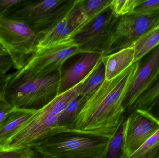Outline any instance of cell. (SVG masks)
Wrapping results in <instances>:
<instances>
[{"label": "cell", "instance_id": "ffe728a7", "mask_svg": "<svg viewBox=\"0 0 159 158\" xmlns=\"http://www.w3.org/2000/svg\"><path fill=\"white\" fill-rule=\"evenodd\" d=\"M105 80V70L102 59L88 79L81 85L80 95L88 96L98 89Z\"/></svg>", "mask_w": 159, "mask_h": 158}, {"label": "cell", "instance_id": "f546056e", "mask_svg": "<svg viewBox=\"0 0 159 158\" xmlns=\"http://www.w3.org/2000/svg\"><path fill=\"white\" fill-rule=\"evenodd\" d=\"M9 74H8L7 78L0 82V100L5 97V92L7 85L9 79Z\"/></svg>", "mask_w": 159, "mask_h": 158}, {"label": "cell", "instance_id": "8992f818", "mask_svg": "<svg viewBox=\"0 0 159 158\" xmlns=\"http://www.w3.org/2000/svg\"><path fill=\"white\" fill-rule=\"evenodd\" d=\"M38 35L27 24L12 19H0V43L12 59L13 67H23L36 49Z\"/></svg>", "mask_w": 159, "mask_h": 158}, {"label": "cell", "instance_id": "4316f807", "mask_svg": "<svg viewBox=\"0 0 159 158\" xmlns=\"http://www.w3.org/2000/svg\"><path fill=\"white\" fill-rule=\"evenodd\" d=\"M15 109L6 101L5 97L0 100V126L6 117Z\"/></svg>", "mask_w": 159, "mask_h": 158}, {"label": "cell", "instance_id": "4dcf8cb0", "mask_svg": "<svg viewBox=\"0 0 159 158\" xmlns=\"http://www.w3.org/2000/svg\"><path fill=\"white\" fill-rule=\"evenodd\" d=\"M30 151L31 156L32 158H50L36 152L35 150L29 148Z\"/></svg>", "mask_w": 159, "mask_h": 158}, {"label": "cell", "instance_id": "30bf717a", "mask_svg": "<svg viewBox=\"0 0 159 158\" xmlns=\"http://www.w3.org/2000/svg\"><path fill=\"white\" fill-rule=\"evenodd\" d=\"M159 130V122L145 110L135 109L128 117L125 149L127 158Z\"/></svg>", "mask_w": 159, "mask_h": 158}, {"label": "cell", "instance_id": "7402d4cb", "mask_svg": "<svg viewBox=\"0 0 159 158\" xmlns=\"http://www.w3.org/2000/svg\"><path fill=\"white\" fill-rule=\"evenodd\" d=\"M128 158H159V130Z\"/></svg>", "mask_w": 159, "mask_h": 158}, {"label": "cell", "instance_id": "e0dca14e", "mask_svg": "<svg viewBox=\"0 0 159 158\" xmlns=\"http://www.w3.org/2000/svg\"><path fill=\"white\" fill-rule=\"evenodd\" d=\"M128 117H125L119 128L109 140L105 158H127L125 144Z\"/></svg>", "mask_w": 159, "mask_h": 158}, {"label": "cell", "instance_id": "9c48e42d", "mask_svg": "<svg viewBox=\"0 0 159 158\" xmlns=\"http://www.w3.org/2000/svg\"><path fill=\"white\" fill-rule=\"evenodd\" d=\"M119 18L109 7L80 32L75 37L74 42L85 53H103L106 55L113 28Z\"/></svg>", "mask_w": 159, "mask_h": 158}, {"label": "cell", "instance_id": "5bb4252c", "mask_svg": "<svg viewBox=\"0 0 159 158\" xmlns=\"http://www.w3.org/2000/svg\"><path fill=\"white\" fill-rule=\"evenodd\" d=\"M135 51L133 47L122 49L102 58L105 70V80L115 79L134 63Z\"/></svg>", "mask_w": 159, "mask_h": 158}, {"label": "cell", "instance_id": "1f68e13d", "mask_svg": "<svg viewBox=\"0 0 159 158\" xmlns=\"http://www.w3.org/2000/svg\"><path fill=\"white\" fill-rule=\"evenodd\" d=\"M9 56L6 49L3 45L0 43V56Z\"/></svg>", "mask_w": 159, "mask_h": 158}, {"label": "cell", "instance_id": "603a6c76", "mask_svg": "<svg viewBox=\"0 0 159 158\" xmlns=\"http://www.w3.org/2000/svg\"><path fill=\"white\" fill-rule=\"evenodd\" d=\"M140 0H112L110 8L118 17L131 14Z\"/></svg>", "mask_w": 159, "mask_h": 158}, {"label": "cell", "instance_id": "5b68a950", "mask_svg": "<svg viewBox=\"0 0 159 158\" xmlns=\"http://www.w3.org/2000/svg\"><path fill=\"white\" fill-rule=\"evenodd\" d=\"M78 2L22 0L5 18L27 24L39 37L70 14Z\"/></svg>", "mask_w": 159, "mask_h": 158}, {"label": "cell", "instance_id": "d6986e66", "mask_svg": "<svg viewBox=\"0 0 159 158\" xmlns=\"http://www.w3.org/2000/svg\"><path fill=\"white\" fill-rule=\"evenodd\" d=\"M159 44V24L143 35L133 47L135 51L134 63L141 60Z\"/></svg>", "mask_w": 159, "mask_h": 158}, {"label": "cell", "instance_id": "7c38bea8", "mask_svg": "<svg viewBox=\"0 0 159 158\" xmlns=\"http://www.w3.org/2000/svg\"><path fill=\"white\" fill-rule=\"evenodd\" d=\"M112 0H78L68 16L70 37L74 38L111 6Z\"/></svg>", "mask_w": 159, "mask_h": 158}, {"label": "cell", "instance_id": "2e32d148", "mask_svg": "<svg viewBox=\"0 0 159 158\" xmlns=\"http://www.w3.org/2000/svg\"><path fill=\"white\" fill-rule=\"evenodd\" d=\"M37 110L16 109L10 113L0 126V146L22 127Z\"/></svg>", "mask_w": 159, "mask_h": 158}, {"label": "cell", "instance_id": "52a82bcc", "mask_svg": "<svg viewBox=\"0 0 159 158\" xmlns=\"http://www.w3.org/2000/svg\"><path fill=\"white\" fill-rule=\"evenodd\" d=\"M159 24V10L145 14L132 13L120 17L113 28L106 55L133 47L139 38Z\"/></svg>", "mask_w": 159, "mask_h": 158}, {"label": "cell", "instance_id": "ac0fdd59", "mask_svg": "<svg viewBox=\"0 0 159 158\" xmlns=\"http://www.w3.org/2000/svg\"><path fill=\"white\" fill-rule=\"evenodd\" d=\"M87 98L88 96L80 95L69 104L62 112L59 118L58 126L62 131L73 130L76 117Z\"/></svg>", "mask_w": 159, "mask_h": 158}, {"label": "cell", "instance_id": "277c9868", "mask_svg": "<svg viewBox=\"0 0 159 158\" xmlns=\"http://www.w3.org/2000/svg\"><path fill=\"white\" fill-rule=\"evenodd\" d=\"M61 74L30 78L16 70L9 74L6 100L16 109L38 110L58 94Z\"/></svg>", "mask_w": 159, "mask_h": 158}, {"label": "cell", "instance_id": "cb8c5ba5", "mask_svg": "<svg viewBox=\"0 0 159 158\" xmlns=\"http://www.w3.org/2000/svg\"><path fill=\"white\" fill-rule=\"evenodd\" d=\"M0 158H32L29 148L6 149L0 146Z\"/></svg>", "mask_w": 159, "mask_h": 158}, {"label": "cell", "instance_id": "7a4b0ae2", "mask_svg": "<svg viewBox=\"0 0 159 158\" xmlns=\"http://www.w3.org/2000/svg\"><path fill=\"white\" fill-rule=\"evenodd\" d=\"M93 71L79 83L58 94L48 104L37 110L2 146L6 149L30 148L48 136L62 131L58 126L59 118L69 104L80 95L81 85Z\"/></svg>", "mask_w": 159, "mask_h": 158}, {"label": "cell", "instance_id": "d4e9b609", "mask_svg": "<svg viewBox=\"0 0 159 158\" xmlns=\"http://www.w3.org/2000/svg\"><path fill=\"white\" fill-rule=\"evenodd\" d=\"M159 10V0H140V2L132 13L145 14Z\"/></svg>", "mask_w": 159, "mask_h": 158}, {"label": "cell", "instance_id": "d6a6232c", "mask_svg": "<svg viewBox=\"0 0 159 158\" xmlns=\"http://www.w3.org/2000/svg\"><path fill=\"white\" fill-rule=\"evenodd\" d=\"M7 76H8V74H2V73H0V82H2V81L4 80L5 79H6L7 78Z\"/></svg>", "mask_w": 159, "mask_h": 158}, {"label": "cell", "instance_id": "6da1fadb", "mask_svg": "<svg viewBox=\"0 0 159 158\" xmlns=\"http://www.w3.org/2000/svg\"><path fill=\"white\" fill-rule=\"evenodd\" d=\"M141 64L136 61L117 77L105 80L88 96L73 130L111 138L125 118L122 103Z\"/></svg>", "mask_w": 159, "mask_h": 158}, {"label": "cell", "instance_id": "9a60e30c", "mask_svg": "<svg viewBox=\"0 0 159 158\" xmlns=\"http://www.w3.org/2000/svg\"><path fill=\"white\" fill-rule=\"evenodd\" d=\"M69 15L39 36L36 49L50 48L74 42V41L70 37Z\"/></svg>", "mask_w": 159, "mask_h": 158}, {"label": "cell", "instance_id": "8fae6325", "mask_svg": "<svg viewBox=\"0 0 159 158\" xmlns=\"http://www.w3.org/2000/svg\"><path fill=\"white\" fill-rule=\"evenodd\" d=\"M145 61L140 64L122 103L126 112L130 109L138 97L159 77V44L148 53Z\"/></svg>", "mask_w": 159, "mask_h": 158}, {"label": "cell", "instance_id": "3957f363", "mask_svg": "<svg viewBox=\"0 0 159 158\" xmlns=\"http://www.w3.org/2000/svg\"><path fill=\"white\" fill-rule=\"evenodd\" d=\"M110 138L75 130L56 133L30 149L50 158H105Z\"/></svg>", "mask_w": 159, "mask_h": 158}, {"label": "cell", "instance_id": "83f0119b", "mask_svg": "<svg viewBox=\"0 0 159 158\" xmlns=\"http://www.w3.org/2000/svg\"><path fill=\"white\" fill-rule=\"evenodd\" d=\"M13 67V62L9 56H0V73L7 74V72Z\"/></svg>", "mask_w": 159, "mask_h": 158}, {"label": "cell", "instance_id": "f1b7e54d", "mask_svg": "<svg viewBox=\"0 0 159 158\" xmlns=\"http://www.w3.org/2000/svg\"><path fill=\"white\" fill-rule=\"evenodd\" d=\"M146 111L159 122V98Z\"/></svg>", "mask_w": 159, "mask_h": 158}, {"label": "cell", "instance_id": "484cf974", "mask_svg": "<svg viewBox=\"0 0 159 158\" xmlns=\"http://www.w3.org/2000/svg\"><path fill=\"white\" fill-rule=\"evenodd\" d=\"M22 0H0V19L5 18Z\"/></svg>", "mask_w": 159, "mask_h": 158}, {"label": "cell", "instance_id": "4fadbf2b", "mask_svg": "<svg viewBox=\"0 0 159 158\" xmlns=\"http://www.w3.org/2000/svg\"><path fill=\"white\" fill-rule=\"evenodd\" d=\"M105 53H87L61 74L59 94L67 91L80 82L97 66Z\"/></svg>", "mask_w": 159, "mask_h": 158}, {"label": "cell", "instance_id": "44dd1931", "mask_svg": "<svg viewBox=\"0 0 159 158\" xmlns=\"http://www.w3.org/2000/svg\"><path fill=\"white\" fill-rule=\"evenodd\" d=\"M159 98V77L153 84L142 94L132 107L134 110L146 111Z\"/></svg>", "mask_w": 159, "mask_h": 158}, {"label": "cell", "instance_id": "ba28073f", "mask_svg": "<svg viewBox=\"0 0 159 158\" xmlns=\"http://www.w3.org/2000/svg\"><path fill=\"white\" fill-rule=\"evenodd\" d=\"M85 53L75 42L36 49L24 66L17 70L29 78H43L55 71L61 72L62 66L69 58Z\"/></svg>", "mask_w": 159, "mask_h": 158}]
</instances>
